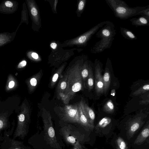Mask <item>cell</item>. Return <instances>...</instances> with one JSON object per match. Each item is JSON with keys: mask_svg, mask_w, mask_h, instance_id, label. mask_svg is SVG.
<instances>
[{"mask_svg": "<svg viewBox=\"0 0 149 149\" xmlns=\"http://www.w3.org/2000/svg\"><path fill=\"white\" fill-rule=\"evenodd\" d=\"M106 1L115 16L122 20L139 15V12L148 6L131 7L125 1L121 0H106Z\"/></svg>", "mask_w": 149, "mask_h": 149, "instance_id": "cell-3", "label": "cell"}, {"mask_svg": "<svg viewBox=\"0 0 149 149\" xmlns=\"http://www.w3.org/2000/svg\"><path fill=\"white\" fill-rule=\"evenodd\" d=\"M95 64V89L97 95L99 96L104 93L103 76L101 72V63L99 61L96 59Z\"/></svg>", "mask_w": 149, "mask_h": 149, "instance_id": "cell-10", "label": "cell"}, {"mask_svg": "<svg viewBox=\"0 0 149 149\" xmlns=\"http://www.w3.org/2000/svg\"><path fill=\"white\" fill-rule=\"evenodd\" d=\"M149 136V125H148L137 137L134 143L139 144L143 142Z\"/></svg>", "mask_w": 149, "mask_h": 149, "instance_id": "cell-23", "label": "cell"}, {"mask_svg": "<svg viewBox=\"0 0 149 149\" xmlns=\"http://www.w3.org/2000/svg\"><path fill=\"white\" fill-rule=\"evenodd\" d=\"M106 66L103 76L104 93L105 95L107 93L110 84V75L109 68L107 65Z\"/></svg>", "mask_w": 149, "mask_h": 149, "instance_id": "cell-21", "label": "cell"}, {"mask_svg": "<svg viewBox=\"0 0 149 149\" xmlns=\"http://www.w3.org/2000/svg\"><path fill=\"white\" fill-rule=\"evenodd\" d=\"M84 105L88 123L91 125L94 126V122L95 116L94 111L84 102Z\"/></svg>", "mask_w": 149, "mask_h": 149, "instance_id": "cell-22", "label": "cell"}, {"mask_svg": "<svg viewBox=\"0 0 149 149\" xmlns=\"http://www.w3.org/2000/svg\"><path fill=\"white\" fill-rule=\"evenodd\" d=\"M120 31L122 36L126 39L130 40H135L137 39V37L129 29L120 27Z\"/></svg>", "mask_w": 149, "mask_h": 149, "instance_id": "cell-24", "label": "cell"}, {"mask_svg": "<svg viewBox=\"0 0 149 149\" xmlns=\"http://www.w3.org/2000/svg\"><path fill=\"white\" fill-rule=\"evenodd\" d=\"M116 146L118 149H127V145L124 140L118 137L116 140Z\"/></svg>", "mask_w": 149, "mask_h": 149, "instance_id": "cell-30", "label": "cell"}, {"mask_svg": "<svg viewBox=\"0 0 149 149\" xmlns=\"http://www.w3.org/2000/svg\"><path fill=\"white\" fill-rule=\"evenodd\" d=\"M86 56H79L74 63L68 68L66 88L61 99L63 103L68 104L77 92L83 90V82L81 75L82 65Z\"/></svg>", "mask_w": 149, "mask_h": 149, "instance_id": "cell-1", "label": "cell"}, {"mask_svg": "<svg viewBox=\"0 0 149 149\" xmlns=\"http://www.w3.org/2000/svg\"><path fill=\"white\" fill-rule=\"evenodd\" d=\"M138 14L139 15H141L149 18V5H148L146 8L139 12Z\"/></svg>", "mask_w": 149, "mask_h": 149, "instance_id": "cell-31", "label": "cell"}, {"mask_svg": "<svg viewBox=\"0 0 149 149\" xmlns=\"http://www.w3.org/2000/svg\"><path fill=\"white\" fill-rule=\"evenodd\" d=\"M26 64V62L25 61H23L20 62L18 65V68H21L24 67Z\"/></svg>", "mask_w": 149, "mask_h": 149, "instance_id": "cell-33", "label": "cell"}, {"mask_svg": "<svg viewBox=\"0 0 149 149\" xmlns=\"http://www.w3.org/2000/svg\"><path fill=\"white\" fill-rule=\"evenodd\" d=\"M1 149H24L25 146L23 142L10 138L5 134L0 136Z\"/></svg>", "mask_w": 149, "mask_h": 149, "instance_id": "cell-9", "label": "cell"}, {"mask_svg": "<svg viewBox=\"0 0 149 149\" xmlns=\"http://www.w3.org/2000/svg\"><path fill=\"white\" fill-rule=\"evenodd\" d=\"M58 44L55 42H51L50 44V47L52 49H54L57 47Z\"/></svg>", "mask_w": 149, "mask_h": 149, "instance_id": "cell-34", "label": "cell"}, {"mask_svg": "<svg viewBox=\"0 0 149 149\" xmlns=\"http://www.w3.org/2000/svg\"><path fill=\"white\" fill-rule=\"evenodd\" d=\"M0 149H1L0 144Z\"/></svg>", "mask_w": 149, "mask_h": 149, "instance_id": "cell-40", "label": "cell"}, {"mask_svg": "<svg viewBox=\"0 0 149 149\" xmlns=\"http://www.w3.org/2000/svg\"><path fill=\"white\" fill-rule=\"evenodd\" d=\"M10 126L8 113H5L0 114V133L6 131Z\"/></svg>", "mask_w": 149, "mask_h": 149, "instance_id": "cell-20", "label": "cell"}, {"mask_svg": "<svg viewBox=\"0 0 149 149\" xmlns=\"http://www.w3.org/2000/svg\"><path fill=\"white\" fill-rule=\"evenodd\" d=\"M59 133L66 144L76 149H82L81 143L82 135L77 128L73 127L70 125H66L60 129Z\"/></svg>", "mask_w": 149, "mask_h": 149, "instance_id": "cell-6", "label": "cell"}, {"mask_svg": "<svg viewBox=\"0 0 149 149\" xmlns=\"http://www.w3.org/2000/svg\"><path fill=\"white\" fill-rule=\"evenodd\" d=\"M149 84H146L142 86L135 91L132 94L134 96H137L142 94L149 91Z\"/></svg>", "mask_w": 149, "mask_h": 149, "instance_id": "cell-29", "label": "cell"}, {"mask_svg": "<svg viewBox=\"0 0 149 149\" xmlns=\"http://www.w3.org/2000/svg\"><path fill=\"white\" fill-rule=\"evenodd\" d=\"M149 98L145 100H141L140 101V104H149Z\"/></svg>", "mask_w": 149, "mask_h": 149, "instance_id": "cell-36", "label": "cell"}, {"mask_svg": "<svg viewBox=\"0 0 149 149\" xmlns=\"http://www.w3.org/2000/svg\"><path fill=\"white\" fill-rule=\"evenodd\" d=\"M116 34L114 24L112 22L107 21V23L96 33V37L101 39L91 48L90 52L96 54L110 48Z\"/></svg>", "mask_w": 149, "mask_h": 149, "instance_id": "cell-2", "label": "cell"}, {"mask_svg": "<svg viewBox=\"0 0 149 149\" xmlns=\"http://www.w3.org/2000/svg\"><path fill=\"white\" fill-rule=\"evenodd\" d=\"M68 68L63 75H61L56 89V95L58 99H61L66 90L68 74Z\"/></svg>", "mask_w": 149, "mask_h": 149, "instance_id": "cell-13", "label": "cell"}, {"mask_svg": "<svg viewBox=\"0 0 149 149\" xmlns=\"http://www.w3.org/2000/svg\"><path fill=\"white\" fill-rule=\"evenodd\" d=\"M24 149H31L30 147L28 146H26Z\"/></svg>", "mask_w": 149, "mask_h": 149, "instance_id": "cell-39", "label": "cell"}, {"mask_svg": "<svg viewBox=\"0 0 149 149\" xmlns=\"http://www.w3.org/2000/svg\"><path fill=\"white\" fill-rule=\"evenodd\" d=\"M53 3L50 2L53 12L54 13L56 14V6L58 0H55Z\"/></svg>", "mask_w": 149, "mask_h": 149, "instance_id": "cell-32", "label": "cell"}, {"mask_svg": "<svg viewBox=\"0 0 149 149\" xmlns=\"http://www.w3.org/2000/svg\"><path fill=\"white\" fill-rule=\"evenodd\" d=\"M67 64L65 62L60 66L55 72L50 81V87L53 88L55 85L58 79L61 76L62 73Z\"/></svg>", "mask_w": 149, "mask_h": 149, "instance_id": "cell-19", "label": "cell"}, {"mask_svg": "<svg viewBox=\"0 0 149 149\" xmlns=\"http://www.w3.org/2000/svg\"><path fill=\"white\" fill-rule=\"evenodd\" d=\"M5 5L8 7H11L13 5V3L9 1H6L5 3Z\"/></svg>", "mask_w": 149, "mask_h": 149, "instance_id": "cell-37", "label": "cell"}, {"mask_svg": "<svg viewBox=\"0 0 149 149\" xmlns=\"http://www.w3.org/2000/svg\"><path fill=\"white\" fill-rule=\"evenodd\" d=\"M32 57L34 59L37 60L38 61L40 60L39 59V56L38 55L36 52H33L31 54Z\"/></svg>", "mask_w": 149, "mask_h": 149, "instance_id": "cell-35", "label": "cell"}, {"mask_svg": "<svg viewBox=\"0 0 149 149\" xmlns=\"http://www.w3.org/2000/svg\"><path fill=\"white\" fill-rule=\"evenodd\" d=\"M132 25L136 26H148L149 18L141 16L138 18H133L130 20Z\"/></svg>", "mask_w": 149, "mask_h": 149, "instance_id": "cell-18", "label": "cell"}, {"mask_svg": "<svg viewBox=\"0 0 149 149\" xmlns=\"http://www.w3.org/2000/svg\"><path fill=\"white\" fill-rule=\"evenodd\" d=\"M104 111L107 113H111L114 111V106L112 101L108 100L104 105L103 107Z\"/></svg>", "mask_w": 149, "mask_h": 149, "instance_id": "cell-27", "label": "cell"}, {"mask_svg": "<svg viewBox=\"0 0 149 149\" xmlns=\"http://www.w3.org/2000/svg\"><path fill=\"white\" fill-rule=\"evenodd\" d=\"M42 118L43 123V136L46 143L52 149H62L57 141L50 113L45 109H43Z\"/></svg>", "mask_w": 149, "mask_h": 149, "instance_id": "cell-4", "label": "cell"}, {"mask_svg": "<svg viewBox=\"0 0 149 149\" xmlns=\"http://www.w3.org/2000/svg\"><path fill=\"white\" fill-rule=\"evenodd\" d=\"M111 119L108 117H105L101 119L97 125L95 129L98 130L105 127L111 121Z\"/></svg>", "mask_w": 149, "mask_h": 149, "instance_id": "cell-26", "label": "cell"}, {"mask_svg": "<svg viewBox=\"0 0 149 149\" xmlns=\"http://www.w3.org/2000/svg\"><path fill=\"white\" fill-rule=\"evenodd\" d=\"M94 77L92 68L91 63H90L89 66V74L86 81V87L88 91L90 92L93 88L94 83Z\"/></svg>", "mask_w": 149, "mask_h": 149, "instance_id": "cell-25", "label": "cell"}, {"mask_svg": "<svg viewBox=\"0 0 149 149\" xmlns=\"http://www.w3.org/2000/svg\"><path fill=\"white\" fill-rule=\"evenodd\" d=\"M30 11L33 18L36 30L38 31L41 26V19L38 7L35 3L32 4Z\"/></svg>", "mask_w": 149, "mask_h": 149, "instance_id": "cell-14", "label": "cell"}, {"mask_svg": "<svg viewBox=\"0 0 149 149\" xmlns=\"http://www.w3.org/2000/svg\"><path fill=\"white\" fill-rule=\"evenodd\" d=\"M30 122V115L28 107L23 105L18 116L17 124L14 132L13 138L24 140L28 133Z\"/></svg>", "mask_w": 149, "mask_h": 149, "instance_id": "cell-5", "label": "cell"}, {"mask_svg": "<svg viewBox=\"0 0 149 149\" xmlns=\"http://www.w3.org/2000/svg\"><path fill=\"white\" fill-rule=\"evenodd\" d=\"M86 1L80 0L78 2L77 13L78 17H80L84 10Z\"/></svg>", "mask_w": 149, "mask_h": 149, "instance_id": "cell-28", "label": "cell"}, {"mask_svg": "<svg viewBox=\"0 0 149 149\" xmlns=\"http://www.w3.org/2000/svg\"><path fill=\"white\" fill-rule=\"evenodd\" d=\"M15 85V82L13 81H11L9 84L8 86L10 88H13Z\"/></svg>", "mask_w": 149, "mask_h": 149, "instance_id": "cell-38", "label": "cell"}, {"mask_svg": "<svg viewBox=\"0 0 149 149\" xmlns=\"http://www.w3.org/2000/svg\"><path fill=\"white\" fill-rule=\"evenodd\" d=\"M90 61L87 60L86 56L82 65L81 70L84 87L86 88V81L89 74V66Z\"/></svg>", "mask_w": 149, "mask_h": 149, "instance_id": "cell-16", "label": "cell"}, {"mask_svg": "<svg viewBox=\"0 0 149 149\" xmlns=\"http://www.w3.org/2000/svg\"><path fill=\"white\" fill-rule=\"evenodd\" d=\"M143 124V121L140 117H136L132 121L128 128L129 135L132 136Z\"/></svg>", "mask_w": 149, "mask_h": 149, "instance_id": "cell-15", "label": "cell"}, {"mask_svg": "<svg viewBox=\"0 0 149 149\" xmlns=\"http://www.w3.org/2000/svg\"><path fill=\"white\" fill-rule=\"evenodd\" d=\"M60 44H58L57 47L54 49H52L50 57L53 58V65L60 64L67 60L71 56V55H66L69 50H65L61 48Z\"/></svg>", "mask_w": 149, "mask_h": 149, "instance_id": "cell-11", "label": "cell"}, {"mask_svg": "<svg viewBox=\"0 0 149 149\" xmlns=\"http://www.w3.org/2000/svg\"><path fill=\"white\" fill-rule=\"evenodd\" d=\"M58 116L64 121L80 125L78 104L65 105L60 108Z\"/></svg>", "mask_w": 149, "mask_h": 149, "instance_id": "cell-8", "label": "cell"}, {"mask_svg": "<svg viewBox=\"0 0 149 149\" xmlns=\"http://www.w3.org/2000/svg\"><path fill=\"white\" fill-rule=\"evenodd\" d=\"M106 21L99 23L83 34L73 39L68 40L64 42L60 46L61 47H72L76 45L78 47H84L93 36L103 27L107 22Z\"/></svg>", "mask_w": 149, "mask_h": 149, "instance_id": "cell-7", "label": "cell"}, {"mask_svg": "<svg viewBox=\"0 0 149 149\" xmlns=\"http://www.w3.org/2000/svg\"><path fill=\"white\" fill-rule=\"evenodd\" d=\"M84 102L81 100L78 104L80 125L84 128L92 129L94 126L88 123L84 109Z\"/></svg>", "mask_w": 149, "mask_h": 149, "instance_id": "cell-12", "label": "cell"}, {"mask_svg": "<svg viewBox=\"0 0 149 149\" xmlns=\"http://www.w3.org/2000/svg\"><path fill=\"white\" fill-rule=\"evenodd\" d=\"M42 72L40 71L35 74L29 80L28 83V87L30 92H33L38 85L42 75Z\"/></svg>", "mask_w": 149, "mask_h": 149, "instance_id": "cell-17", "label": "cell"}]
</instances>
